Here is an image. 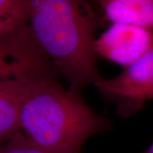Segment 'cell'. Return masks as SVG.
I'll use <instances>...</instances> for the list:
<instances>
[{"label":"cell","mask_w":153,"mask_h":153,"mask_svg":"<svg viewBox=\"0 0 153 153\" xmlns=\"http://www.w3.org/2000/svg\"><path fill=\"white\" fill-rule=\"evenodd\" d=\"M26 27L69 89L81 93L103 78L95 53V16L86 0H23Z\"/></svg>","instance_id":"cell-1"},{"label":"cell","mask_w":153,"mask_h":153,"mask_svg":"<svg viewBox=\"0 0 153 153\" xmlns=\"http://www.w3.org/2000/svg\"><path fill=\"white\" fill-rule=\"evenodd\" d=\"M111 128L81 93L66 89L56 76L34 78L23 101L20 131L30 140L54 153H81L88 139Z\"/></svg>","instance_id":"cell-2"},{"label":"cell","mask_w":153,"mask_h":153,"mask_svg":"<svg viewBox=\"0 0 153 153\" xmlns=\"http://www.w3.org/2000/svg\"><path fill=\"white\" fill-rule=\"evenodd\" d=\"M94 87L114 103L121 117H130L153 100V47L117 76L103 77Z\"/></svg>","instance_id":"cell-3"},{"label":"cell","mask_w":153,"mask_h":153,"mask_svg":"<svg viewBox=\"0 0 153 153\" xmlns=\"http://www.w3.org/2000/svg\"><path fill=\"white\" fill-rule=\"evenodd\" d=\"M58 72L25 27L16 34L0 37V82L56 76Z\"/></svg>","instance_id":"cell-4"},{"label":"cell","mask_w":153,"mask_h":153,"mask_svg":"<svg viewBox=\"0 0 153 153\" xmlns=\"http://www.w3.org/2000/svg\"><path fill=\"white\" fill-rule=\"evenodd\" d=\"M153 47V32L127 24H111L95 40V53L120 66H130Z\"/></svg>","instance_id":"cell-5"},{"label":"cell","mask_w":153,"mask_h":153,"mask_svg":"<svg viewBox=\"0 0 153 153\" xmlns=\"http://www.w3.org/2000/svg\"><path fill=\"white\" fill-rule=\"evenodd\" d=\"M33 79L10 78L0 82V144L20 131L21 110Z\"/></svg>","instance_id":"cell-6"},{"label":"cell","mask_w":153,"mask_h":153,"mask_svg":"<svg viewBox=\"0 0 153 153\" xmlns=\"http://www.w3.org/2000/svg\"><path fill=\"white\" fill-rule=\"evenodd\" d=\"M111 24H127L153 32V0H96Z\"/></svg>","instance_id":"cell-7"},{"label":"cell","mask_w":153,"mask_h":153,"mask_svg":"<svg viewBox=\"0 0 153 153\" xmlns=\"http://www.w3.org/2000/svg\"><path fill=\"white\" fill-rule=\"evenodd\" d=\"M25 25L23 0H0V37L16 34Z\"/></svg>","instance_id":"cell-8"},{"label":"cell","mask_w":153,"mask_h":153,"mask_svg":"<svg viewBox=\"0 0 153 153\" xmlns=\"http://www.w3.org/2000/svg\"><path fill=\"white\" fill-rule=\"evenodd\" d=\"M0 153H54L33 143L19 131L0 144Z\"/></svg>","instance_id":"cell-9"},{"label":"cell","mask_w":153,"mask_h":153,"mask_svg":"<svg viewBox=\"0 0 153 153\" xmlns=\"http://www.w3.org/2000/svg\"><path fill=\"white\" fill-rule=\"evenodd\" d=\"M144 153H153V142L152 143V145L147 148V150Z\"/></svg>","instance_id":"cell-10"}]
</instances>
